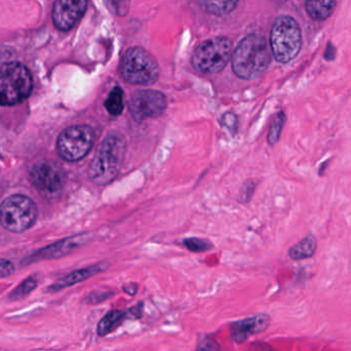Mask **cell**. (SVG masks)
Masks as SVG:
<instances>
[{
	"label": "cell",
	"mask_w": 351,
	"mask_h": 351,
	"mask_svg": "<svg viewBox=\"0 0 351 351\" xmlns=\"http://www.w3.org/2000/svg\"><path fill=\"white\" fill-rule=\"evenodd\" d=\"M271 59L266 39L257 33L247 35L233 51V72L241 80H256L267 71Z\"/></svg>",
	"instance_id": "cell-1"
},
{
	"label": "cell",
	"mask_w": 351,
	"mask_h": 351,
	"mask_svg": "<svg viewBox=\"0 0 351 351\" xmlns=\"http://www.w3.org/2000/svg\"><path fill=\"white\" fill-rule=\"evenodd\" d=\"M126 154V142L119 134H111L99 146L89 169L91 180L97 185L111 183L119 175Z\"/></svg>",
	"instance_id": "cell-2"
},
{
	"label": "cell",
	"mask_w": 351,
	"mask_h": 351,
	"mask_svg": "<svg viewBox=\"0 0 351 351\" xmlns=\"http://www.w3.org/2000/svg\"><path fill=\"white\" fill-rule=\"evenodd\" d=\"M270 47L278 63L293 61L302 47L300 25L290 16H280L274 21L270 33Z\"/></svg>",
	"instance_id": "cell-3"
},
{
	"label": "cell",
	"mask_w": 351,
	"mask_h": 351,
	"mask_svg": "<svg viewBox=\"0 0 351 351\" xmlns=\"http://www.w3.org/2000/svg\"><path fill=\"white\" fill-rule=\"evenodd\" d=\"M120 73L128 84H152L160 75L158 62L142 47L127 49L120 63Z\"/></svg>",
	"instance_id": "cell-4"
},
{
	"label": "cell",
	"mask_w": 351,
	"mask_h": 351,
	"mask_svg": "<svg viewBox=\"0 0 351 351\" xmlns=\"http://www.w3.org/2000/svg\"><path fill=\"white\" fill-rule=\"evenodd\" d=\"M33 80L28 68L18 62L4 64L0 75V103L14 106L28 98L32 92Z\"/></svg>",
	"instance_id": "cell-5"
},
{
	"label": "cell",
	"mask_w": 351,
	"mask_h": 351,
	"mask_svg": "<svg viewBox=\"0 0 351 351\" xmlns=\"http://www.w3.org/2000/svg\"><path fill=\"white\" fill-rule=\"evenodd\" d=\"M232 55L230 39L225 36L214 37L198 45L192 57V65L200 73H218L225 69Z\"/></svg>",
	"instance_id": "cell-6"
},
{
	"label": "cell",
	"mask_w": 351,
	"mask_h": 351,
	"mask_svg": "<svg viewBox=\"0 0 351 351\" xmlns=\"http://www.w3.org/2000/svg\"><path fill=\"white\" fill-rule=\"evenodd\" d=\"M38 210L36 204L28 196L14 194L1 204V223L12 232L21 233L34 225Z\"/></svg>",
	"instance_id": "cell-7"
},
{
	"label": "cell",
	"mask_w": 351,
	"mask_h": 351,
	"mask_svg": "<svg viewBox=\"0 0 351 351\" xmlns=\"http://www.w3.org/2000/svg\"><path fill=\"white\" fill-rule=\"evenodd\" d=\"M90 125H72L64 130L57 140V152L66 162H78L88 156L95 142Z\"/></svg>",
	"instance_id": "cell-8"
},
{
	"label": "cell",
	"mask_w": 351,
	"mask_h": 351,
	"mask_svg": "<svg viewBox=\"0 0 351 351\" xmlns=\"http://www.w3.org/2000/svg\"><path fill=\"white\" fill-rule=\"evenodd\" d=\"M29 178L37 191L47 198L61 193L65 186V173L59 165L51 160H41L35 164Z\"/></svg>",
	"instance_id": "cell-9"
},
{
	"label": "cell",
	"mask_w": 351,
	"mask_h": 351,
	"mask_svg": "<svg viewBox=\"0 0 351 351\" xmlns=\"http://www.w3.org/2000/svg\"><path fill=\"white\" fill-rule=\"evenodd\" d=\"M167 99L158 90H141L132 95L129 110L136 121L157 119L166 110Z\"/></svg>",
	"instance_id": "cell-10"
},
{
	"label": "cell",
	"mask_w": 351,
	"mask_h": 351,
	"mask_svg": "<svg viewBox=\"0 0 351 351\" xmlns=\"http://www.w3.org/2000/svg\"><path fill=\"white\" fill-rule=\"evenodd\" d=\"M88 0H56L53 6V21L56 28L69 31L82 18Z\"/></svg>",
	"instance_id": "cell-11"
},
{
	"label": "cell",
	"mask_w": 351,
	"mask_h": 351,
	"mask_svg": "<svg viewBox=\"0 0 351 351\" xmlns=\"http://www.w3.org/2000/svg\"><path fill=\"white\" fill-rule=\"evenodd\" d=\"M271 325V317L267 313H259L247 319L234 322L230 326L231 339L236 344L247 342L251 336L263 333Z\"/></svg>",
	"instance_id": "cell-12"
},
{
	"label": "cell",
	"mask_w": 351,
	"mask_h": 351,
	"mask_svg": "<svg viewBox=\"0 0 351 351\" xmlns=\"http://www.w3.org/2000/svg\"><path fill=\"white\" fill-rule=\"evenodd\" d=\"M106 263H98L95 265L88 266V267L82 268V269L76 270V271L70 272L67 276L62 278L61 280H57L55 284L51 285L47 287L45 292L49 294L60 292L64 289L69 288V287L74 286V285L80 284V282H84L89 280L92 276H96L99 272L103 271L106 269Z\"/></svg>",
	"instance_id": "cell-13"
},
{
	"label": "cell",
	"mask_w": 351,
	"mask_h": 351,
	"mask_svg": "<svg viewBox=\"0 0 351 351\" xmlns=\"http://www.w3.org/2000/svg\"><path fill=\"white\" fill-rule=\"evenodd\" d=\"M80 241H78V237H72V239L59 241V243H55V245H49V247L36 252L30 257L26 258L22 262V264L23 265H28V264L39 261V260L54 259V258H60L62 256L67 255L74 247H78Z\"/></svg>",
	"instance_id": "cell-14"
},
{
	"label": "cell",
	"mask_w": 351,
	"mask_h": 351,
	"mask_svg": "<svg viewBox=\"0 0 351 351\" xmlns=\"http://www.w3.org/2000/svg\"><path fill=\"white\" fill-rule=\"evenodd\" d=\"M131 319L128 311L123 309H113L103 315L102 319L97 325V335L105 337L119 329L127 319Z\"/></svg>",
	"instance_id": "cell-15"
},
{
	"label": "cell",
	"mask_w": 351,
	"mask_h": 351,
	"mask_svg": "<svg viewBox=\"0 0 351 351\" xmlns=\"http://www.w3.org/2000/svg\"><path fill=\"white\" fill-rule=\"evenodd\" d=\"M336 0H306L305 10L315 22L328 20L335 12Z\"/></svg>",
	"instance_id": "cell-16"
},
{
	"label": "cell",
	"mask_w": 351,
	"mask_h": 351,
	"mask_svg": "<svg viewBox=\"0 0 351 351\" xmlns=\"http://www.w3.org/2000/svg\"><path fill=\"white\" fill-rule=\"evenodd\" d=\"M317 249V239L313 234H309L291 247L290 251H288V256H290L291 259L295 260V261L308 259V258L315 255Z\"/></svg>",
	"instance_id": "cell-17"
},
{
	"label": "cell",
	"mask_w": 351,
	"mask_h": 351,
	"mask_svg": "<svg viewBox=\"0 0 351 351\" xmlns=\"http://www.w3.org/2000/svg\"><path fill=\"white\" fill-rule=\"evenodd\" d=\"M200 5L208 14L226 16L236 8L238 0H198Z\"/></svg>",
	"instance_id": "cell-18"
},
{
	"label": "cell",
	"mask_w": 351,
	"mask_h": 351,
	"mask_svg": "<svg viewBox=\"0 0 351 351\" xmlns=\"http://www.w3.org/2000/svg\"><path fill=\"white\" fill-rule=\"evenodd\" d=\"M37 278L35 276H29L26 280H23L19 284L12 292L8 293V301L10 302H16V301L23 300L27 298L35 289L37 288Z\"/></svg>",
	"instance_id": "cell-19"
},
{
	"label": "cell",
	"mask_w": 351,
	"mask_h": 351,
	"mask_svg": "<svg viewBox=\"0 0 351 351\" xmlns=\"http://www.w3.org/2000/svg\"><path fill=\"white\" fill-rule=\"evenodd\" d=\"M105 108L113 117H119L123 112L124 92L120 86H115L109 93V97L105 101Z\"/></svg>",
	"instance_id": "cell-20"
},
{
	"label": "cell",
	"mask_w": 351,
	"mask_h": 351,
	"mask_svg": "<svg viewBox=\"0 0 351 351\" xmlns=\"http://www.w3.org/2000/svg\"><path fill=\"white\" fill-rule=\"evenodd\" d=\"M284 123H286V114L280 111L270 123L269 132H268L267 136V141L270 145H274L280 141Z\"/></svg>",
	"instance_id": "cell-21"
},
{
	"label": "cell",
	"mask_w": 351,
	"mask_h": 351,
	"mask_svg": "<svg viewBox=\"0 0 351 351\" xmlns=\"http://www.w3.org/2000/svg\"><path fill=\"white\" fill-rule=\"evenodd\" d=\"M113 296H115V292H113V291L97 290L93 291L90 294L87 295V296L84 297V301L87 304L97 305L105 302V301L109 300V299L113 298Z\"/></svg>",
	"instance_id": "cell-22"
},
{
	"label": "cell",
	"mask_w": 351,
	"mask_h": 351,
	"mask_svg": "<svg viewBox=\"0 0 351 351\" xmlns=\"http://www.w3.org/2000/svg\"><path fill=\"white\" fill-rule=\"evenodd\" d=\"M106 8L115 16H124L130 8V0H105Z\"/></svg>",
	"instance_id": "cell-23"
},
{
	"label": "cell",
	"mask_w": 351,
	"mask_h": 351,
	"mask_svg": "<svg viewBox=\"0 0 351 351\" xmlns=\"http://www.w3.org/2000/svg\"><path fill=\"white\" fill-rule=\"evenodd\" d=\"M183 245L189 251L194 253H202L212 249V245L210 241L200 239H188L183 241Z\"/></svg>",
	"instance_id": "cell-24"
},
{
	"label": "cell",
	"mask_w": 351,
	"mask_h": 351,
	"mask_svg": "<svg viewBox=\"0 0 351 351\" xmlns=\"http://www.w3.org/2000/svg\"><path fill=\"white\" fill-rule=\"evenodd\" d=\"M194 351H222L220 343L212 336H203Z\"/></svg>",
	"instance_id": "cell-25"
},
{
	"label": "cell",
	"mask_w": 351,
	"mask_h": 351,
	"mask_svg": "<svg viewBox=\"0 0 351 351\" xmlns=\"http://www.w3.org/2000/svg\"><path fill=\"white\" fill-rule=\"evenodd\" d=\"M258 183L253 180H249L245 182L241 188L240 196H239V202L247 204L251 202L253 198V193H255L256 188H257Z\"/></svg>",
	"instance_id": "cell-26"
},
{
	"label": "cell",
	"mask_w": 351,
	"mask_h": 351,
	"mask_svg": "<svg viewBox=\"0 0 351 351\" xmlns=\"http://www.w3.org/2000/svg\"><path fill=\"white\" fill-rule=\"evenodd\" d=\"M220 123L232 134H236L238 131V117L233 112L225 113L222 117Z\"/></svg>",
	"instance_id": "cell-27"
},
{
	"label": "cell",
	"mask_w": 351,
	"mask_h": 351,
	"mask_svg": "<svg viewBox=\"0 0 351 351\" xmlns=\"http://www.w3.org/2000/svg\"><path fill=\"white\" fill-rule=\"evenodd\" d=\"M14 272V265L12 262L2 258L0 260V278H5L12 276Z\"/></svg>",
	"instance_id": "cell-28"
},
{
	"label": "cell",
	"mask_w": 351,
	"mask_h": 351,
	"mask_svg": "<svg viewBox=\"0 0 351 351\" xmlns=\"http://www.w3.org/2000/svg\"><path fill=\"white\" fill-rule=\"evenodd\" d=\"M128 313H129L130 317H131L132 319H141V317H144V302H138L137 304L134 305V306L130 307V308L128 309Z\"/></svg>",
	"instance_id": "cell-29"
},
{
	"label": "cell",
	"mask_w": 351,
	"mask_h": 351,
	"mask_svg": "<svg viewBox=\"0 0 351 351\" xmlns=\"http://www.w3.org/2000/svg\"><path fill=\"white\" fill-rule=\"evenodd\" d=\"M249 351H275V350L266 342L257 341L251 343V346H249Z\"/></svg>",
	"instance_id": "cell-30"
},
{
	"label": "cell",
	"mask_w": 351,
	"mask_h": 351,
	"mask_svg": "<svg viewBox=\"0 0 351 351\" xmlns=\"http://www.w3.org/2000/svg\"><path fill=\"white\" fill-rule=\"evenodd\" d=\"M123 291L126 293V294L129 295V296L133 297L137 294L138 292V286L136 284H128L125 285L123 287Z\"/></svg>",
	"instance_id": "cell-31"
}]
</instances>
